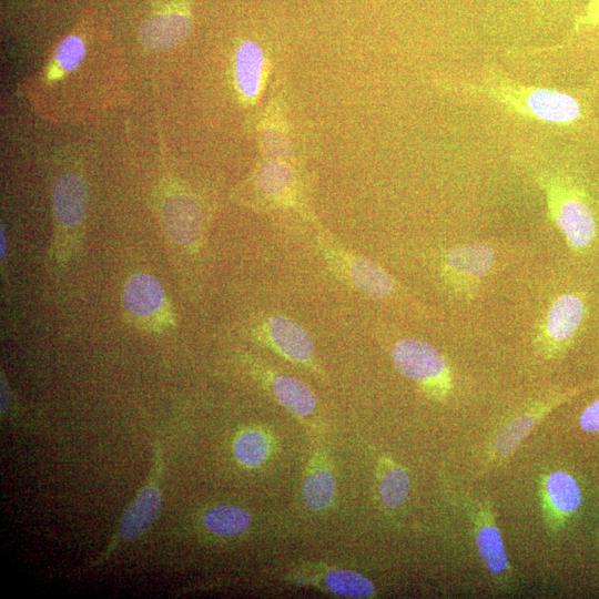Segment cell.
<instances>
[{
  "mask_svg": "<svg viewBox=\"0 0 599 599\" xmlns=\"http://www.w3.org/2000/svg\"><path fill=\"white\" fill-rule=\"evenodd\" d=\"M292 181L291 170L280 163L265 164L258 174L260 187L274 197H282L290 190Z\"/></svg>",
  "mask_w": 599,
  "mask_h": 599,
  "instance_id": "cell-23",
  "label": "cell"
},
{
  "mask_svg": "<svg viewBox=\"0 0 599 599\" xmlns=\"http://www.w3.org/2000/svg\"><path fill=\"white\" fill-rule=\"evenodd\" d=\"M495 261L494 248L486 243L464 244L450 248L444 256L443 273L458 292L468 293L488 274Z\"/></svg>",
  "mask_w": 599,
  "mask_h": 599,
  "instance_id": "cell-11",
  "label": "cell"
},
{
  "mask_svg": "<svg viewBox=\"0 0 599 599\" xmlns=\"http://www.w3.org/2000/svg\"><path fill=\"white\" fill-rule=\"evenodd\" d=\"M205 527L220 536L232 537L244 532L251 522V515L246 510L222 505L211 508L203 518Z\"/></svg>",
  "mask_w": 599,
  "mask_h": 599,
  "instance_id": "cell-20",
  "label": "cell"
},
{
  "mask_svg": "<svg viewBox=\"0 0 599 599\" xmlns=\"http://www.w3.org/2000/svg\"><path fill=\"white\" fill-rule=\"evenodd\" d=\"M352 283L373 298H384L394 290L392 277L377 264L362 257H342Z\"/></svg>",
  "mask_w": 599,
  "mask_h": 599,
  "instance_id": "cell-14",
  "label": "cell"
},
{
  "mask_svg": "<svg viewBox=\"0 0 599 599\" xmlns=\"http://www.w3.org/2000/svg\"><path fill=\"white\" fill-rule=\"evenodd\" d=\"M121 303L124 321L141 332L159 334L176 325L165 288L149 273H135L126 280Z\"/></svg>",
  "mask_w": 599,
  "mask_h": 599,
  "instance_id": "cell-4",
  "label": "cell"
},
{
  "mask_svg": "<svg viewBox=\"0 0 599 599\" xmlns=\"http://www.w3.org/2000/svg\"><path fill=\"white\" fill-rule=\"evenodd\" d=\"M453 90L485 97L508 113L525 120L558 126L577 124L586 113L580 101L570 93L554 88L527 85L496 70L487 71L475 82H450Z\"/></svg>",
  "mask_w": 599,
  "mask_h": 599,
  "instance_id": "cell-1",
  "label": "cell"
},
{
  "mask_svg": "<svg viewBox=\"0 0 599 599\" xmlns=\"http://www.w3.org/2000/svg\"><path fill=\"white\" fill-rule=\"evenodd\" d=\"M410 490V479L404 467L389 458L382 460L378 496L387 509L399 508L407 499Z\"/></svg>",
  "mask_w": 599,
  "mask_h": 599,
  "instance_id": "cell-19",
  "label": "cell"
},
{
  "mask_svg": "<svg viewBox=\"0 0 599 599\" xmlns=\"http://www.w3.org/2000/svg\"><path fill=\"white\" fill-rule=\"evenodd\" d=\"M392 357L397 369L416 382L426 395L445 399L453 389V375L444 355L432 344L404 338L395 343Z\"/></svg>",
  "mask_w": 599,
  "mask_h": 599,
  "instance_id": "cell-6",
  "label": "cell"
},
{
  "mask_svg": "<svg viewBox=\"0 0 599 599\" xmlns=\"http://www.w3.org/2000/svg\"><path fill=\"white\" fill-rule=\"evenodd\" d=\"M588 315L581 293H564L550 303L537 334V346L546 358H558L575 343Z\"/></svg>",
  "mask_w": 599,
  "mask_h": 599,
  "instance_id": "cell-8",
  "label": "cell"
},
{
  "mask_svg": "<svg viewBox=\"0 0 599 599\" xmlns=\"http://www.w3.org/2000/svg\"><path fill=\"white\" fill-rule=\"evenodd\" d=\"M268 384L273 396L292 414L305 417L315 410L316 397L300 379L284 374H270Z\"/></svg>",
  "mask_w": 599,
  "mask_h": 599,
  "instance_id": "cell-16",
  "label": "cell"
},
{
  "mask_svg": "<svg viewBox=\"0 0 599 599\" xmlns=\"http://www.w3.org/2000/svg\"><path fill=\"white\" fill-rule=\"evenodd\" d=\"M303 500L313 511L327 509L335 497L336 481L333 471L324 461L311 464L303 483Z\"/></svg>",
  "mask_w": 599,
  "mask_h": 599,
  "instance_id": "cell-17",
  "label": "cell"
},
{
  "mask_svg": "<svg viewBox=\"0 0 599 599\" xmlns=\"http://www.w3.org/2000/svg\"><path fill=\"white\" fill-rule=\"evenodd\" d=\"M599 28V0H588L572 22V32Z\"/></svg>",
  "mask_w": 599,
  "mask_h": 599,
  "instance_id": "cell-25",
  "label": "cell"
},
{
  "mask_svg": "<svg viewBox=\"0 0 599 599\" xmlns=\"http://www.w3.org/2000/svg\"><path fill=\"white\" fill-rule=\"evenodd\" d=\"M7 406H8V388L3 378H1V412L2 413L7 408Z\"/></svg>",
  "mask_w": 599,
  "mask_h": 599,
  "instance_id": "cell-27",
  "label": "cell"
},
{
  "mask_svg": "<svg viewBox=\"0 0 599 599\" xmlns=\"http://www.w3.org/2000/svg\"><path fill=\"white\" fill-rule=\"evenodd\" d=\"M191 27L187 9L182 4H173L148 19L142 24L139 37L145 48L171 49L189 35Z\"/></svg>",
  "mask_w": 599,
  "mask_h": 599,
  "instance_id": "cell-13",
  "label": "cell"
},
{
  "mask_svg": "<svg viewBox=\"0 0 599 599\" xmlns=\"http://www.w3.org/2000/svg\"><path fill=\"white\" fill-rule=\"evenodd\" d=\"M255 337L286 359L301 365L314 362V343L308 332L290 317L273 315L254 329Z\"/></svg>",
  "mask_w": 599,
  "mask_h": 599,
  "instance_id": "cell-10",
  "label": "cell"
},
{
  "mask_svg": "<svg viewBox=\"0 0 599 599\" xmlns=\"http://www.w3.org/2000/svg\"><path fill=\"white\" fill-rule=\"evenodd\" d=\"M87 206L84 179L74 172L61 174L52 189L53 234L49 251L59 267L69 264L81 247Z\"/></svg>",
  "mask_w": 599,
  "mask_h": 599,
  "instance_id": "cell-3",
  "label": "cell"
},
{
  "mask_svg": "<svg viewBox=\"0 0 599 599\" xmlns=\"http://www.w3.org/2000/svg\"><path fill=\"white\" fill-rule=\"evenodd\" d=\"M160 508V491L155 487L144 488L122 517L121 536L126 540L142 536L156 519Z\"/></svg>",
  "mask_w": 599,
  "mask_h": 599,
  "instance_id": "cell-15",
  "label": "cell"
},
{
  "mask_svg": "<svg viewBox=\"0 0 599 599\" xmlns=\"http://www.w3.org/2000/svg\"><path fill=\"white\" fill-rule=\"evenodd\" d=\"M271 451V439L261 429L253 428L241 433L234 443L236 459L248 468L262 465Z\"/></svg>",
  "mask_w": 599,
  "mask_h": 599,
  "instance_id": "cell-22",
  "label": "cell"
},
{
  "mask_svg": "<svg viewBox=\"0 0 599 599\" xmlns=\"http://www.w3.org/2000/svg\"><path fill=\"white\" fill-rule=\"evenodd\" d=\"M325 588L346 598H368L374 595V585L365 576L347 569H334L324 576Z\"/></svg>",
  "mask_w": 599,
  "mask_h": 599,
  "instance_id": "cell-21",
  "label": "cell"
},
{
  "mask_svg": "<svg viewBox=\"0 0 599 599\" xmlns=\"http://www.w3.org/2000/svg\"><path fill=\"white\" fill-rule=\"evenodd\" d=\"M85 53L83 41L75 35L63 39L57 48L55 61L61 71H71L82 61Z\"/></svg>",
  "mask_w": 599,
  "mask_h": 599,
  "instance_id": "cell-24",
  "label": "cell"
},
{
  "mask_svg": "<svg viewBox=\"0 0 599 599\" xmlns=\"http://www.w3.org/2000/svg\"><path fill=\"white\" fill-rule=\"evenodd\" d=\"M474 531L478 555L485 568L495 582L502 586L508 585L512 578V569L500 530L488 502H483L477 508Z\"/></svg>",
  "mask_w": 599,
  "mask_h": 599,
  "instance_id": "cell-12",
  "label": "cell"
},
{
  "mask_svg": "<svg viewBox=\"0 0 599 599\" xmlns=\"http://www.w3.org/2000/svg\"><path fill=\"white\" fill-rule=\"evenodd\" d=\"M0 242H1V247H0V257H1V261L3 260V257L6 256V251H7V238H6V234H4V230L3 227H1L0 230Z\"/></svg>",
  "mask_w": 599,
  "mask_h": 599,
  "instance_id": "cell-28",
  "label": "cell"
},
{
  "mask_svg": "<svg viewBox=\"0 0 599 599\" xmlns=\"http://www.w3.org/2000/svg\"><path fill=\"white\" fill-rule=\"evenodd\" d=\"M579 426L583 432L599 433V398L582 410L579 417Z\"/></svg>",
  "mask_w": 599,
  "mask_h": 599,
  "instance_id": "cell-26",
  "label": "cell"
},
{
  "mask_svg": "<svg viewBox=\"0 0 599 599\" xmlns=\"http://www.w3.org/2000/svg\"><path fill=\"white\" fill-rule=\"evenodd\" d=\"M540 499L544 519L550 532H559L576 519L582 505V494L576 478L555 470L541 478Z\"/></svg>",
  "mask_w": 599,
  "mask_h": 599,
  "instance_id": "cell-9",
  "label": "cell"
},
{
  "mask_svg": "<svg viewBox=\"0 0 599 599\" xmlns=\"http://www.w3.org/2000/svg\"><path fill=\"white\" fill-rule=\"evenodd\" d=\"M263 63V52L255 42L245 41L238 47L235 57L236 83L247 99H254L260 92Z\"/></svg>",
  "mask_w": 599,
  "mask_h": 599,
  "instance_id": "cell-18",
  "label": "cell"
},
{
  "mask_svg": "<svg viewBox=\"0 0 599 599\" xmlns=\"http://www.w3.org/2000/svg\"><path fill=\"white\" fill-rule=\"evenodd\" d=\"M556 1H561V0H556Z\"/></svg>",
  "mask_w": 599,
  "mask_h": 599,
  "instance_id": "cell-29",
  "label": "cell"
},
{
  "mask_svg": "<svg viewBox=\"0 0 599 599\" xmlns=\"http://www.w3.org/2000/svg\"><path fill=\"white\" fill-rule=\"evenodd\" d=\"M162 193L159 215L173 255H196L203 240V216L199 204L191 195L172 186Z\"/></svg>",
  "mask_w": 599,
  "mask_h": 599,
  "instance_id": "cell-7",
  "label": "cell"
},
{
  "mask_svg": "<svg viewBox=\"0 0 599 599\" xmlns=\"http://www.w3.org/2000/svg\"><path fill=\"white\" fill-rule=\"evenodd\" d=\"M536 183L545 193L549 219L569 248L585 253L597 236V221L583 186L562 173H540Z\"/></svg>",
  "mask_w": 599,
  "mask_h": 599,
  "instance_id": "cell-2",
  "label": "cell"
},
{
  "mask_svg": "<svg viewBox=\"0 0 599 599\" xmlns=\"http://www.w3.org/2000/svg\"><path fill=\"white\" fill-rule=\"evenodd\" d=\"M596 387H599V377L577 387L550 393L532 402L530 406L515 415L497 430L487 449L484 460L485 467L495 468L504 464L550 412L581 393Z\"/></svg>",
  "mask_w": 599,
  "mask_h": 599,
  "instance_id": "cell-5",
  "label": "cell"
}]
</instances>
